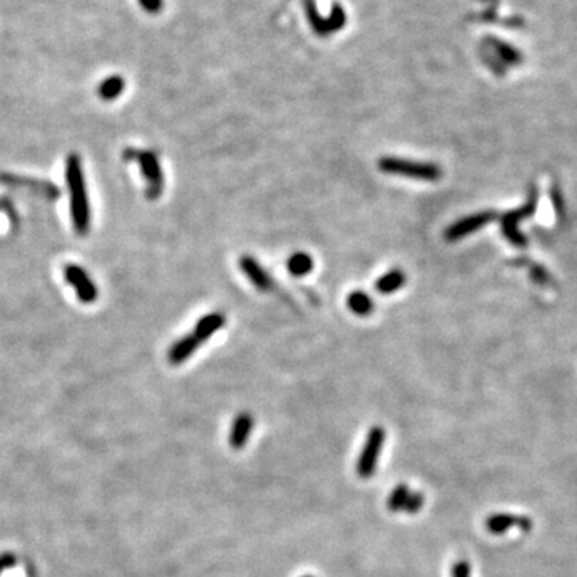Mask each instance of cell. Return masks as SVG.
I'll list each match as a JSON object with an SVG mask.
<instances>
[{"mask_svg":"<svg viewBox=\"0 0 577 577\" xmlns=\"http://www.w3.org/2000/svg\"><path fill=\"white\" fill-rule=\"evenodd\" d=\"M66 183L70 189L71 219L76 235L86 236L92 226V210L87 196L86 177L82 171L81 156L71 152L66 157Z\"/></svg>","mask_w":577,"mask_h":577,"instance_id":"6da1fadb","label":"cell"},{"mask_svg":"<svg viewBox=\"0 0 577 577\" xmlns=\"http://www.w3.org/2000/svg\"><path fill=\"white\" fill-rule=\"evenodd\" d=\"M377 166L380 172L388 173V175L416 178L420 180V182H438L443 175V171L436 164L411 161V159H402L395 156L380 157Z\"/></svg>","mask_w":577,"mask_h":577,"instance_id":"7a4b0ae2","label":"cell"},{"mask_svg":"<svg viewBox=\"0 0 577 577\" xmlns=\"http://www.w3.org/2000/svg\"><path fill=\"white\" fill-rule=\"evenodd\" d=\"M386 433L382 427H372L367 433L366 443H364V448L361 454H359L358 462H356V473L359 478L367 480L375 473V468H377V460L380 451H382V446L385 443Z\"/></svg>","mask_w":577,"mask_h":577,"instance_id":"3957f363","label":"cell"},{"mask_svg":"<svg viewBox=\"0 0 577 577\" xmlns=\"http://www.w3.org/2000/svg\"><path fill=\"white\" fill-rule=\"evenodd\" d=\"M136 162L140 164L143 177L146 178V198L150 200H156L161 198L164 191V173L161 168V162L156 152L150 150L139 151Z\"/></svg>","mask_w":577,"mask_h":577,"instance_id":"277c9868","label":"cell"},{"mask_svg":"<svg viewBox=\"0 0 577 577\" xmlns=\"http://www.w3.org/2000/svg\"><path fill=\"white\" fill-rule=\"evenodd\" d=\"M536 205H537V198H536V193H532L531 198H529L528 203L523 205L521 209L508 212V214L502 216V231H504L505 237L512 242V244L526 246L528 239L518 232V223H520L523 219H526V216H531L534 212H536Z\"/></svg>","mask_w":577,"mask_h":577,"instance_id":"5b68a950","label":"cell"},{"mask_svg":"<svg viewBox=\"0 0 577 577\" xmlns=\"http://www.w3.org/2000/svg\"><path fill=\"white\" fill-rule=\"evenodd\" d=\"M0 183L10 188H28L35 194L42 196V198L55 200L60 198V188L55 183L47 182V180H37L29 177L15 175V173H0Z\"/></svg>","mask_w":577,"mask_h":577,"instance_id":"8992f818","label":"cell"},{"mask_svg":"<svg viewBox=\"0 0 577 577\" xmlns=\"http://www.w3.org/2000/svg\"><path fill=\"white\" fill-rule=\"evenodd\" d=\"M496 216L497 214L494 210H484V212H478V214L465 216V219H460L451 226H448L446 232H444V237H446L448 241L462 239V237H467L468 235H472V232H476L483 226L491 223Z\"/></svg>","mask_w":577,"mask_h":577,"instance_id":"52a82bcc","label":"cell"},{"mask_svg":"<svg viewBox=\"0 0 577 577\" xmlns=\"http://www.w3.org/2000/svg\"><path fill=\"white\" fill-rule=\"evenodd\" d=\"M65 278L70 283L74 290H76L77 299L82 303H93L98 299V289L92 278L86 273V269L79 264H66L65 268Z\"/></svg>","mask_w":577,"mask_h":577,"instance_id":"ba28073f","label":"cell"},{"mask_svg":"<svg viewBox=\"0 0 577 577\" xmlns=\"http://www.w3.org/2000/svg\"><path fill=\"white\" fill-rule=\"evenodd\" d=\"M239 268L255 289L267 292L273 287L271 276L264 271V268L252 255H242L239 258Z\"/></svg>","mask_w":577,"mask_h":577,"instance_id":"9c48e42d","label":"cell"},{"mask_svg":"<svg viewBox=\"0 0 577 577\" xmlns=\"http://www.w3.org/2000/svg\"><path fill=\"white\" fill-rule=\"evenodd\" d=\"M253 428V417L247 412H242L235 419L230 430V436H228V443L232 449L239 451L247 444L248 436H251V432Z\"/></svg>","mask_w":577,"mask_h":577,"instance_id":"30bf717a","label":"cell"},{"mask_svg":"<svg viewBox=\"0 0 577 577\" xmlns=\"http://www.w3.org/2000/svg\"><path fill=\"white\" fill-rule=\"evenodd\" d=\"M199 343L200 340L198 337L194 335V333H188V335H184L177 340L173 345L171 347V350L167 353V358L171 364H182L187 361V359L191 356V354L198 350L199 348Z\"/></svg>","mask_w":577,"mask_h":577,"instance_id":"8fae6325","label":"cell"},{"mask_svg":"<svg viewBox=\"0 0 577 577\" xmlns=\"http://www.w3.org/2000/svg\"><path fill=\"white\" fill-rule=\"evenodd\" d=\"M225 316L221 313H209L200 317L198 324L194 327V335L199 338L200 342L209 340V338L214 335L216 331H220L221 327L225 326Z\"/></svg>","mask_w":577,"mask_h":577,"instance_id":"7c38bea8","label":"cell"},{"mask_svg":"<svg viewBox=\"0 0 577 577\" xmlns=\"http://www.w3.org/2000/svg\"><path fill=\"white\" fill-rule=\"evenodd\" d=\"M406 283V274L401 271V269L395 268L391 271L385 273L384 276H380L375 283V290L384 295L393 294L396 290H400Z\"/></svg>","mask_w":577,"mask_h":577,"instance_id":"4fadbf2b","label":"cell"},{"mask_svg":"<svg viewBox=\"0 0 577 577\" xmlns=\"http://www.w3.org/2000/svg\"><path fill=\"white\" fill-rule=\"evenodd\" d=\"M348 308H350L354 315L358 316H367L374 311V300L364 292V290H353L348 295Z\"/></svg>","mask_w":577,"mask_h":577,"instance_id":"5bb4252c","label":"cell"},{"mask_svg":"<svg viewBox=\"0 0 577 577\" xmlns=\"http://www.w3.org/2000/svg\"><path fill=\"white\" fill-rule=\"evenodd\" d=\"M125 88V81L120 76H111L98 86V97L104 102L119 98Z\"/></svg>","mask_w":577,"mask_h":577,"instance_id":"9a60e30c","label":"cell"},{"mask_svg":"<svg viewBox=\"0 0 577 577\" xmlns=\"http://www.w3.org/2000/svg\"><path fill=\"white\" fill-rule=\"evenodd\" d=\"M303 7L306 18H308L311 28H313L315 33L321 37H326L331 34L329 31V23H327V18H322L319 13H317L315 0H303Z\"/></svg>","mask_w":577,"mask_h":577,"instance_id":"2e32d148","label":"cell"},{"mask_svg":"<svg viewBox=\"0 0 577 577\" xmlns=\"http://www.w3.org/2000/svg\"><path fill=\"white\" fill-rule=\"evenodd\" d=\"M287 269L292 276H306L313 269V258L306 252H295L290 255L287 262Z\"/></svg>","mask_w":577,"mask_h":577,"instance_id":"e0dca14e","label":"cell"},{"mask_svg":"<svg viewBox=\"0 0 577 577\" xmlns=\"http://www.w3.org/2000/svg\"><path fill=\"white\" fill-rule=\"evenodd\" d=\"M411 491L406 484H398L395 486V489L391 491L388 497V502H386V507H388L390 512H401L404 510V505L407 502V497H409Z\"/></svg>","mask_w":577,"mask_h":577,"instance_id":"ac0fdd59","label":"cell"},{"mask_svg":"<svg viewBox=\"0 0 577 577\" xmlns=\"http://www.w3.org/2000/svg\"><path fill=\"white\" fill-rule=\"evenodd\" d=\"M327 23H329V31L331 34L337 33V31H340L343 26L347 23V15L343 12V8L340 5H333L332 10H331V17L327 18Z\"/></svg>","mask_w":577,"mask_h":577,"instance_id":"d6986e66","label":"cell"},{"mask_svg":"<svg viewBox=\"0 0 577 577\" xmlns=\"http://www.w3.org/2000/svg\"><path fill=\"white\" fill-rule=\"evenodd\" d=\"M423 504H425V497L420 492H411L404 505V512L409 513V515H414V513L420 510Z\"/></svg>","mask_w":577,"mask_h":577,"instance_id":"ffe728a7","label":"cell"},{"mask_svg":"<svg viewBox=\"0 0 577 577\" xmlns=\"http://www.w3.org/2000/svg\"><path fill=\"white\" fill-rule=\"evenodd\" d=\"M0 212H5L10 216V220H12V223L18 225V214L17 210H15L12 200L7 199V198H2L0 199Z\"/></svg>","mask_w":577,"mask_h":577,"instance_id":"44dd1931","label":"cell"},{"mask_svg":"<svg viewBox=\"0 0 577 577\" xmlns=\"http://www.w3.org/2000/svg\"><path fill=\"white\" fill-rule=\"evenodd\" d=\"M140 5L146 10L148 13H157L161 12L164 2L162 0H139Z\"/></svg>","mask_w":577,"mask_h":577,"instance_id":"7402d4cb","label":"cell"},{"mask_svg":"<svg viewBox=\"0 0 577 577\" xmlns=\"http://www.w3.org/2000/svg\"><path fill=\"white\" fill-rule=\"evenodd\" d=\"M452 576L454 577H468L470 576V568H468L467 561H459V563H455L454 569H452Z\"/></svg>","mask_w":577,"mask_h":577,"instance_id":"603a6c76","label":"cell"},{"mask_svg":"<svg viewBox=\"0 0 577 577\" xmlns=\"http://www.w3.org/2000/svg\"><path fill=\"white\" fill-rule=\"evenodd\" d=\"M15 561H17V558H15L12 553H2V555H0V574H2L5 569L12 568V566L15 564Z\"/></svg>","mask_w":577,"mask_h":577,"instance_id":"cb8c5ba5","label":"cell"},{"mask_svg":"<svg viewBox=\"0 0 577 577\" xmlns=\"http://www.w3.org/2000/svg\"><path fill=\"white\" fill-rule=\"evenodd\" d=\"M136 156H139V150H135V148H125L124 150V161H136Z\"/></svg>","mask_w":577,"mask_h":577,"instance_id":"d4e9b609","label":"cell"},{"mask_svg":"<svg viewBox=\"0 0 577 577\" xmlns=\"http://www.w3.org/2000/svg\"><path fill=\"white\" fill-rule=\"evenodd\" d=\"M303 577H313V576H303Z\"/></svg>","mask_w":577,"mask_h":577,"instance_id":"484cf974","label":"cell"}]
</instances>
